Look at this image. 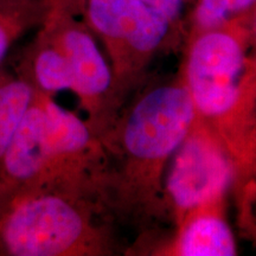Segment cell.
I'll return each mask as SVG.
<instances>
[{"label": "cell", "mask_w": 256, "mask_h": 256, "mask_svg": "<svg viewBox=\"0 0 256 256\" xmlns=\"http://www.w3.org/2000/svg\"><path fill=\"white\" fill-rule=\"evenodd\" d=\"M140 2L164 17L174 28L180 20L185 0H140Z\"/></svg>", "instance_id": "13"}, {"label": "cell", "mask_w": 256, "mask_h": 256, "mask_svg": "<svg viewBox=\"0 0 256 256\" xmlns=\"http://www.w3.org/2000/svg\"><path fill=\"white\" fill-rule=\"evenodd\" d=\"M185 2H188V0H185Z\"/></svg>", "instance_id": "18"}, {"label": "cell", "mask_w": 256, "mask_h": 256, "mask_svg": "<svg viewBox=\"0 0 256 256\" xmlns=\"http://www.w3.org/2000/svg\"><path fill=\"white\" fill-rule=\"evenodd\" d=\"M235 162L217 136L196 120L191 132L171 156L166 190L183 218L211 206L232 184Z\"/></svg>", "instance_id": "7"}, {"label": "cell", "mask_w": 256, "mask_h": 256, "mask_svg": "<svg viewBox=\"0 0 256 256\" xmlns=\"http://www.w3.org/2000/svg\"><path fill=\"white\" fill-rule=\"evenodd\" d=\"M255 144H256V120H255Z\"/></svg>", "instance_id": "17"}, {"label": "cell", "mask_w": 256, "mask_h": 256, "mask_svg": "<svg viewBox=\"0 0 256 256\" xmlns=\"http://www.w3.org/2000/svg\"><path fill=\"white\" fill-rule=\"evenodd\" d=\"M250 17L190 37L185 82L196 120L215 134L235 164L244 166L256 162Z\"/></svg>", "instance_id": "1"}, {"label": "cell", "mask_w": 256, "mask_h": 256, "mask_svg": "<svg viewBox=\"0 0 256 256\" xmlns=\"http://www.w3.org/2000/svg\"><path fill=\"white\" fill-rule=\"evenodd\" d=\"M98 196L81 186L8 190L0 206V256L106 254Z\"/></svg>", "instance_id": "3"}, {"label": "cell", "mask_w": 256, "mask_h": 256, "mask_svg": "<svg viewBox=\"0 0 256 256\" xmlns=\"http://www.w3.org/2000/svg\"><path fill=\"white\" fill-rule=\"evenodd\" d=\"M34 92L31 83L17 72L0 69V162Z\"/></svg>", "instance_id": "10"}, {"label": "cell", "mask_w": 256, "mask_h": 256, "mask_svg": "<svg viewBox=\"0 0 256 256\" xmlns=\"http://www.w3.org/2000/svg\"><path fill=\"white\" fill-rule=\"evenodd\" d=\"M196 122L186 84H166L146 92L128 113L120 142L132 165L154 172L171 159Z\"/></svg>", "instance_id": "4"}, {"label": "cell", "mask_w": 256, "mask_h": 256, "mask_svg": "<svg viewBox=\"0 0 256 256\" xmlns=\"http://www.w3.org/2000/svg\"><path fill=\"white\" fill-rule=\"evenodd\" d=\"M49 0H0V69L10 50L46 17Z\"/></svg>", "instance_id": "11"}, {"label": "cell", "mask_w": 256, "mask_h": 256, "mask_svg": "<svg viewBox=\"0 0 256 256\" xmlns=\"http://www.w3.org/2000/svg\"><path fill=\"white\" fill-rule=\"evenodd\" d=\"M19 75L31 83L34 90L55 95L64 90L72 92V75L69 63L50 28L42 23L23 57L19 60Z\"/></svg>", "instance_id": "8"}, {"label": "cell", "mask_w": 256, "mask_h": 256, "mask_svg": "<svg viewBox=\"0 0 256 256\" xmlns=\"http://www.w3.org/2000/svg\"><path fill=\"white\" fill-rule=\"evenodd\" d=\"M84 23L110 58L115 78L140 69L174 28L140 0H78Z\"/></svg>", "instance_id": "6"}, {"label": "cell", "mask_w": 256, "mask_h": 256, "mask_svg": "<svg viewBox=\"0 0 256 256\" xmlns=\"http://www.w3.org/2000/svg\"><path fill=\"white\" fill-rule=\"evenodd\" d=\"M244 204L247 206V224L250 226V230L256 235V182H250L246 190Z\"/></svg>", "instance_id": "14"}, {"label": "cell", "mask_w": 256, "mask_h": 256, "mask_svg": "<svg viewBox=\"0 0 256 256\" xmlns=\"http://www.w3.org/2000/svg\"><path fill=\"white\" fill-rule=\"evenodd\" d=\"M255 6L256 0H197L191 16L190 37L250 17Z\"/></svg>", "instance_id": "12"}, {"label": "cell", "mask_w": 256, "mask_h": 256, "mask_svg": "<svg viewBox=\"0 0 256 256\" xmlns=\"http://www.w3.org/2000/svg\"><path fill=\"white\" fill-rule=\"evenodd\" d=\"M101 156V140L88 121L36 90L0 162V183L8 190L94 188Z\"/></svg>", "instance_id": "2"}, {"label": "cell", "mask_w": 256, "mask_h": 256, "mask_svg": "<svg viewBox=\"0 0 256 256\" xmlns=\"http://www.w3.org/2000/svg\"><path fill=\"white\" fill-rule=\"evenodd\" d=\"M6 194H8V188H6L4 185L0 183V206H2V203L5 200Z\"/></svg>", "instance_id": "16"}, {"label": "cell", "mask_w": 256, "mask_h": 256, "mask_svg": "<svg viewBox=\"0 0 256 256\" xmlns=\"http://www.w3.org/2000/svg\"><path fill=\"white\" fill-rule=\"evenodd\" d=\"M250 54L256 66V6L250 17Z\"/></svg>", "instance_id": "15"}, {"label": "cell", "mask_w": 256, "mask_h": 256, "mask_svg": "<svg viewBox=\"0 0 256 256\" xmlns=\"http://www.w3.org/2000/svg\"><path fill=\"white\" fill-rule=\"evenodd\" d=\"M78 0H49L43 23L68 60L72 75V92L89 113L88 124L101 138L107 128L114 74L98 49L94 34L80 20Z\"/></svg>", "instance_id": "5"}, {"label": "cell", "mask_w": 256, "mask_h": 256, "mask_svg": "<svg viewBox=\"0 0 256 256\" xmlns=\"http://www.w3.org/2000/svg\"><path fill=\"white\" fill-rule=\"evenodd\" d=\"M180 256H234L238 247L228 223L211 206L188 212L176 244Z\"/></svg>", "instance_id": "9"}]
</instances>
